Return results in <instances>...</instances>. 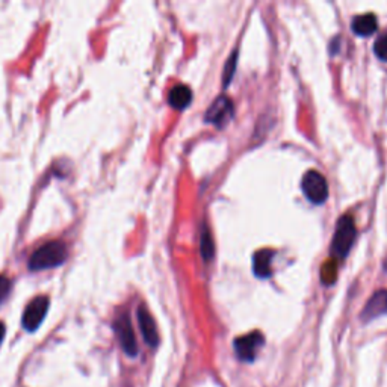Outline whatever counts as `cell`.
I'll return each instance as SVG.
<instances>
[{
  "label": "cell",
  "mask_w": 387,
  "mask_h": 387,
  "mask_svg": "<svg viewBox=\"0 0 387 387\" xmlns=\"http://www.w3.org/2000/svg\"><path fill=\"white\" fill-rule=\"evenodd\" d=\"M67 261V247L64 242L51 241L38 248L29 259V269L43 271L56 268Z\"/></svg>",
  "instance_id": "1"
},
{
  "label": "cell",
  "mask_w": 387,
  "mask_h": 387,
  "mask_svg": "<svg viewBox=\"0 0 387 387\" xmlns=\"http://www.w3.org/2000/svg\"><path fill=\"white\" fill-rule=\"evenodd\" d=\"M356 226L351 216H342L334 231L333 242H331V254L336 259H345L350 253L353 243L356 241Z\"/></svg>",
  "instance_id": "2"
},
{
  "label": "cell",
  "mask_w": 387,
  "mask_h": 387,
  "mask_svg": "<svg viewBox=\"0 0 387 387\" xmlns=\"http://www.w3.org/2000/svg\"><path fill=\"white\" fill-rule=\"evenodd\" d=\"M301 188H303L304 196L315 204H322L328 197L327 180L324 176L315 170L307 171L304 174Z\"/></svg>",
  "instance_id": "3"
},
{
  "label": "cell",
  "mask_w": 387,
  "mask_h": 387,
  "mask_svg": "<svg viewBox=\"0 0 387 387\" xmlns=\"http://www.w3.org/2000/svg\"><path fill=\"white\" fill-rule=\"evenodd\" d=\"M265 343V338L261 331H253L248 334H243L235 339V353L241 362L251 363L257 356V351L261 350L262 345Z\"/></svg>",
  "instance_id": "4"
},
{
  "label": "cell",
  "mask_w": 387,
  "mask_h": 387,
  "mask_svg": "<svg viewBox=\"0 0 387 387\" xmlns=\"http://www.w3.org/2000/svg\"><path fill=\"white\" fill-rule=\"evenodd\" d=\"M114 328H115V333H117L123 351L129 357H136L138 356V343H136V338H135V333L132 328V322H131V318H129V315L123 313L117 319H115Z\"/></svg>",
  "instance_id": "5"
},
{
  "label": "cell",
  "mask_w": 387,
  "mask_h": 387,
  "mask_svg": "<svg viewBox=\"0 0 387 387\" xmlns=\"http://www.w3.org/2000/svg\"><path fill=\"white\" fill-rule=\"evenodd\" d=\"M47 308H49V298H47V296H36V298H34L28 304V307H26V311L23 313L21 324H23L24 330H28V331L32 333L38 327H40L41 322L46 318Z\"/></svg>",
  "instance_id": "6"
},
{
  "label": "cell",
  "mask_w": 387,
  "mask_h": 387,
  "mask_svg": "<svg viewBox=\"0 0 387 387\" xmlns=\"http://www.w3.org/2000/svg\"><path fill=\"white\" fill-rule=\"evenodd\" d=\"M233 112H235L233 103H231L230 99L221 96V97H218L209 106L204 119H206V121L215 124L216 127H223L230 121L231 117H233Z\"/></svg>",
  "instance_id": "7"
},
{
  "label": "cell",
  "mask_w": 387,
  "mask_h": 387,
  "mask_svg": "<svg viewBox=\"0 0 387 387\" xmlns=\"http://www.w3.org/2000/svg\"><path fill=\"white\" fill-rule=\"evenodd\" d=\"M138 322H139L141 333H143V338L147 342V345L151 348L158 346L159 345V333H158L156 322H154L153 316L150 315L146 306H141L138 308Z\"/></svg>",
  "instance_id": "8"
},
{
  "label": "cell",
  "mask_w": 387,
  "mask_h": 387,
  "mask_svg": "<svg viewBox=\"0 0 387 387\" xmlns=\"http://www.w3.org/2000/svg\"><path fill=\"white\" fill-rule=\"evenodd\" d=\"M384 315H387V291H378L366 303L362 312V319L368 322Z\"/></svg>",
  "instance_id": "9"
},
{
  "label": "cell",
  "mask_w": 387,
  "mask_h": 387,
  "mask_svg": "<svg viewBox=\"0 0 387 387\" xmlns=\"http://www.w3.org/2000/svg\"><path fill=\"white\" fill-rule=\"evenodd\" d=\"M274 257V251L271 250H261L257 251L253 257V269L254 274L259 278H268L271 276V261Z\"/></svg>",
  "instance_id": "10"
},
{
  "label": "cell",
  "mask_w": 387,
  "mask_h": 387,
  "mask_svg": "<svg viewBox=\"0 0 387 387\" xmlns=\"http://www.w3.org/2000/svg\"><path fill=\"white\" fill-rule=\"evenodd\" d=\"M191 100H192V91L186 85H176L169 96L170 105L179 111H182L186 106H189Z\"/></svg>",
  "instance_id": "11"
},
{
  "label": "cell",
  "mask_w": 387,
  "mask_h": 387,
  "mask_svg": "<svg viewBox=\"0 0 387 387\" xmlns=\"http://www.w3.org/2000/svg\"><path fill=\"white\" fill-rule=\"evenodd\" d=\"M377 31V17L373 14H363L353 20V32L360 36H369Z\"/></svg>",
  "instance_id": "12"
},
{
  "label": "cell",
  "mask_w": 387,
  "mask_h": 387,
  "mask_svg": "<svg viewBox=\"0 0 387 387\" xmlns=\"http://www.w3.org/2000/svg\"><path fill=\"white\" fill-rule=\"evenodd\" d=\"M213 253H215V247H213L212 235L209 233V230L204 227L203 235H201V254H203V259L204 261L213 259Z\"/></svg>",
  "instance_id": "13"
},
{
  "label": "cell",
  "mask_w": 387,
  "mask_h": 387,
  "mask_svg": "<svg viewBox=\"0 0 387 387\" xmlns=\"http://www.w3.org/2000/svg\"><path fill=\"white\" fill-rule=\"evenodd\" d=\"M236 64H238V51H235V54L230 56V59L227 61L226 67H224V74H223L224 86H227L230 84V81H231V77H233V74L236 71Z\"/></svg>",
  "instance_id": "14"
},
{
  "label": "cell",
  "mask_w": 387,
  "mask_h": 387,
  "mask_svg": "<svg viewBox=\"0 0 387 387\" xmlns=\"http://www.w3.org/2000/svg\"><path fill=\"white\" fill-rule=\"evenodd\" d=\"M321 277L322 280H324V283H327V285H330V283H333L334 280H336V263H326V266L322 268V273H321Z\"/></svg>",
  "instance_id": "15"
},
{
  "label": "cell",
  "mask_w": 387,
  "mask_h": 387,
  "mask_svg": "<svg viewBox=\"0 0 387 387\" xmlns=\"http://www.w3.org/2000/svg\"><path fill=\"white\" fill-rule=\"evenodd\" d=\"M373 51H376V55L381 61H387V35L378 38L376 44H373Z\"/></svg>",
  "instance_id": "16"
},
{
  "label": "cell",
  "mask_w": 387,
  "mask_h": 387,
  "mask_svg": "<svg viewBox=\"0 0 387 387\" xmlns=\"http://www.w3.org/2000/svg\"><path fill=\"white\" fill-rule=\"evenodd\" d=\"M9 288H11V283H9V280L6 278V277H0V303H2L4 301V298H5V296L8 295V292H9Z\"/></svg>",
  "instance_id": "17"
},
{
  "label": "cell",
  "mask_w": 387,
  "mask_h": 387,
  "mask_svg": "<svg viewBox=\"0 0 387 387\" xmlns=\"http://www.w3.org/2000/svg\"><path fill=\"white\" fill-rule=\"evenodd\" d=\"M5 333H6L5 324H4V322H0V345H2V342L5 339Z\"/></svg>",
  "instance_id": "18"
}]
</instances>
